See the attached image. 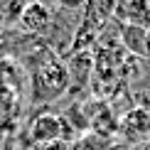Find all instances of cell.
Masks as SVG:
<instances>
[{"label": "cell", "mask_w": 150, "mask_h": 150, "mask_svg": "<svg viewBox=\"0 0 150 150\" xmlns=\"http://www.w3.org/2000/svg\"><path fill=\"white\" fill-rule=\"evenodd\" d=\"M148 57H150V27H148Z\"/></svg>", "instance_id": "5"}, {"label": "cell", "mask_w": 150, "mask_h": 150, "mask_svg": "<svg viewBox=\"0 0 150 150\" xmlns=\"http://www.w3.org/2000/svg\"><path fill=\"white\" fill-rule=\"evenodd\" d=\"M35 140H54L59 135V118L57 116H40L32 126Z\"/></svg>", "instance_id": "4"}, {"label": "cell", "mask_w": 150, "mask_h": 150, "mask_svg": "<svg viewBox=\"0 0 150 150\" xmlns=\"http://www.w3.org/2000/svg\"><path fill=\"white\" fill-rule=\"evenodd\" d=\"M49 20H52V15H49V8L42 3H30L25 5L22 12H20V25L27 32H45L49 27Z\"/></svg>", "instance_id": "2"}, {"label": "cell", "mask_w": 150, "mask_h": 150, "mask_svg": "<svg viewBox=\"0 0 150 150\" xmlns=\"http://www.w3.org/2000/svg\"><path fill=\"white\" fill-rule=\"evenodd\" d=\"M121 35H123V45H126L130 52L148 57V30H143V27H123Z\"/></svg>", "instance_id": "3"}, {"label": "cell", "mask_w": 150, "mask_h": 150, "mask_svg": "<svg viewBox=\"0 0 150 150\" xmlns=\"http://www.w3.org/2000/svg\"><path fill=\"white\" fill-rule=\"evenodd\" d=\"M113 15L123 27H143V30L150 27V3H145V0H123V3H116Z\"/></svg>", "instance_id": "1"}]
</instances>
